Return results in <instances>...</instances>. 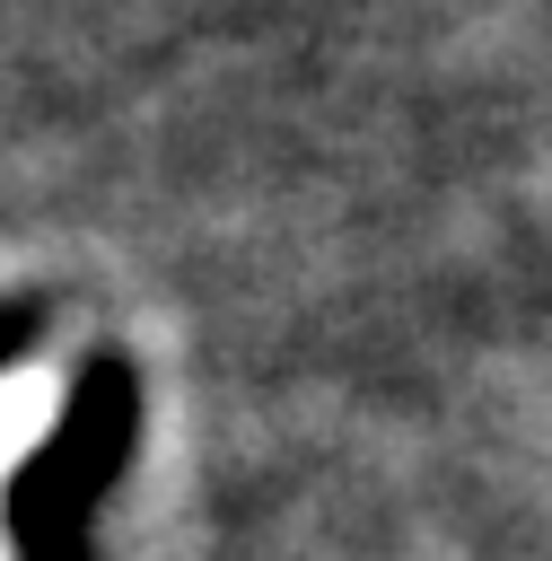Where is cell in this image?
<instances>
[{
	"mask_svg": "<svg viewBox=\"0 0 552 561\" xmlns=\"http://www.w3.org/2000/svg\"><path fill=\"white\" fill-rule=\"evenodd\" d=\"M44 421H53V377H9V386H0V473H9V456H18Z\"/></svg>",
	"mask_w": 552,
	"mask_h": 561,
	"instance_id": "obj_1",
	"label": "cell"
}]
</instances>
